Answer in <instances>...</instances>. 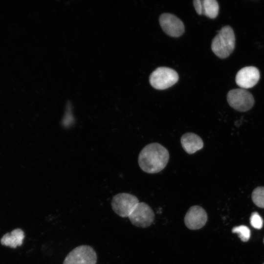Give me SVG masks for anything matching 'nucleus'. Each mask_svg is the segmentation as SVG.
I'll return each mask as SVG.
<instances>
[{
  "label": "nucleus",
  "mask_w": 264,
  "mask_h": 264,
  "mask_svg": "<svg viewBox=\"0 0 264 264\" xmlns=\"http://www.w3.org/2000/svg\"><path fill=\"white\" fill-rule=\"evenodd\" d=\"M169 157V153L165 147L158 143H152L146 145L140 151L138 162L144 172L154 174L165 168Z\"/></svg>",
  "instance_id": "f257e3e1"
},
{
  "label": "nucleus",
  "mask_w": 264,
  "mask_h": 264,
  "mask_svg": "<svg viewBox=\"0 0 264 264\" xmlns=\"http://www.w3.org/2000/svg\"><path fill=\"white\" fill-rule=\"evenodd\" d=\"M235 45V36L231 26H223L213 38L211 44L212 51L218 57H228L233 51Z\"/></svg>",
  "instance_id": "f03ea898"
},
{
  "label": "nucleus",
  "mask_w": 264,
  "mask_h": 264,
  "mask_svg": "<svg viewBox=\"0 0 264 264\" xmlns=\"http://www.w3.org/2000/svg\"><path fill=\"white\" fill-rule=\"evenodd\" d=\"M178 79V75L175 70L162 66L157 68L151 74L149 82L154 88L163 90L175 84Z\"/></svg>",
  "instance_id": "7ed1b4c3"
},
{
  "label": "nucleus",
  "mask_w": 264,
  "mask_h": 264,
  "mask_svg": "<svg viewBox=\"0 0 264 264\" xmlns=\"http://www.w3.org/2000/svg\"><path fill=\"white\" fill-rule=\"evenodd\" d=\"M97 259V254L91 246L81 245L66 255L63 264H96Z\"/></svg>",
  "instance_id": "20e7f679"
},
{
  "label": "nucleus",
  "mask_w": 264,
  "mask_h": 264,
  "mask_svg": "<svg viewBox=\"0 0 264 264\" xmlns=\"http://www.w3.org/2000/svg\"><path fill=\"white\" fill-rule=\"evenodd\" d=\"M139 203L137 198L127 193H121L112 198L111 205L113 211L122 218L129 217Z\"/></svg>",
  "instance_id": "39448f33"
},
{
  "label": "nucleus",
  "mask_w": 264,
  "mask_h": 264,
  "mask_svg": "<svg viewBox=\"0 0 264 264\" xmlns=\"http://www.w3.org/2000/svg\"><path fill=\"white\" fill-rule=\"evenodd\" d=\"M229 105L240 111H246L252 108L254 99L252 94L243 88H236L230 90L227 95Z\"/></svg>",
  "instance_id": "423d86ee"
},
{
  "label": "nucleus",
  "mask_w": 264,
  "mask_h": 264,
  "mask_svg": "<svg viewBox=\"0 0 264 264\" xmlns=\"http://www.w3.org/2000/svg\"><path fill=\"white\" fill-rule=\"evenodd\" d=\"M128 218L133 225L146 228L154 222V214L148 204L141 202L137 204Z\"/></svg>",
  "instance_id": "0eeeda50"
},
{
  "label": "nucleus",
  "mask_w": 264,
  "mask_h": 264,
  "mask_svg": "<svg viewBox=\"0 0 264 264\" xmlns=\"http://www.w3.org/2000/svg\"><path fill=\"white\" fill-rule=\"evenodd\" d=\"M161 28L168 35L173 37L181 36L185 30L183 22L176 16L171 13H163L159 18Z\"/></svg>",
  "instance_id": "6e6552de"
},
{
  "label": "nucleus",
  "mask_w": 264,
  "mask_h": 264,
  "mask_svg": "<svg viewBox=\"0 0 264 264\" xmlns=\"http://www.w3.org/2000/svg\"><path fill=\"white\" fill-rule=\"evenodd\" d=\"M184 223L190 230H198L203 227L207 220V214L201 206L194 205L189 208L184 217Z\"/></svg>",
  "instance_id": "1a4fd4ad"
},
{
  "label": "nucleus",
  "mask_w": 264,
  "mask_h": 264,
  "mask_svg": "<svg viewBox=\"0 0 264 264\" xmlns=\"http://www.w3.org/2000/svg\"><path fill=\"white\" fill-rule=\"evenodd\" d=\"M258 69L254 66H246L241 69L236 76V84L242 88L253 87L260 79Z\"/></svg>",
  "instance_id": "9d476101"
},
{
  "label": "nucleus",
  "mask_w": 264,
  "mask_h": 264,
  "mask_svg": "<svg viewBox=\"0 0 264 264\" xmlns=\"http://www.w3.org/2000/svg\"><path fill=\"white\" fill-rule=\"evenodd\" d=\"M25 237L24 231L20 228L4 234L0 240V244L5 247L16 249L22 246Z\"/></svg>",
  "instance_id": "9b49d317"
},
{
  "label": "nucleus",
  "mask_w": 264,
  "mask_h": 264,
  "mask_svg": "<svg viewBox=\"0 0 264 264\" xmlns=\"http://www.w3.org/2000/svg\"><path fill=\"white\" fill-rule=\"evenodd\" d=\"M181 146L188 154H193L203 147V142L200 136L195 133L187 132L180 138Z\"/></svg>",
  "instance_id": "f8f14e48"
},
{
  "label": "nucleus",
  "mask_w": 264,
  "mask_h": 264,
  "mask_svg": "<svg viewBox=\"0 0 264 264\" xmlns=\"http://www.w3.org/2000/svg\"><path fill=\"white\" fill-rule=\"evenodd\" d=\"M202 14L210 19L215 18L218 15L219 5L216 0H203Z\"/></svg>",
  "instance_id": "ddd939ff"
},
{
  "label": "nucleus",
  "mask_w": 264,
  "mask_h": 264,
  "mask_svg": "<svg viewBox=\"0 0 264 264\" xmlns=\"http://www.w3.org/2000/svg\"><path fill=\"white\" fill-rule=\"evenodd\" d=\"M252 199L257 206L264 208V187H258L252 193Z\"/></svg>",
  "instance_id": "4468645a"
},
{
  "label": "nucleus",
  "mask_w": 264,
  "mask_h": 264,
  "mask_svg": "<svg viewBox=\"0 0 264 264\" xmlns=\"http://www.w3.org/2000/svg\"><path fill=\"white\" fill-rule=\"evenodd\" d=\"M232 231L233 233L238 234V236L242 242H246L250 238V230L246 226L242 225L234 227Z\"/></svg>",
  "instance_id": "2eb2a0df"
},
{
  "label": "nucleus",
  "mask_w": 264,
  "mask_h": 264,
  "mask_svg": "<svg viewBox=\"0 0 264 264\" xmlns=\"http://www.w3.org/2000/svg\"><path fill=\"white\" fill-rule=\"evenodd\" d=\"M250 224L254 228L260 229L263 225V220L260 215L256 212L252 213L250 218Z\"/></svg>",
  "instance_id": "dca6fc26"
},
{
  "label": "nucleus",
  "mask_w": 264,
  "mask_h": 264,
  "mask_svg": "<svg viewBox=\"0 0 264 264\" xmlns=\"http://www.w3.org/2000/svg\"><path fill=\"white\" fill-rule=\"evenodd\" d=\"M193 4L197 13L198 15L202 14V2L200 0H195L193 1Z\"/></svg>",
  "instance_id": "f3484780"
},
{
  "label": "nucleus",
  "mask_w": 264,
  "mask_h": 264,
  "mask_svg": "<svg viewBox=\"0 0 264 264\" xmlns=\"http://www.w3.org/2000/svg\"></svg>",
  "instance_id": "a211bd4d"
},
{
  "label": "nucleus",
  "mask_w": 264,
  "mask_h": 264,
  "mask_svg": "<svg viewBox=\"0 0 264 264\" xmlns=\"http://www.w3.org/2000/svg\"></svg>",
  "instance_id": "6ab92c4d"
}]
</instances>
